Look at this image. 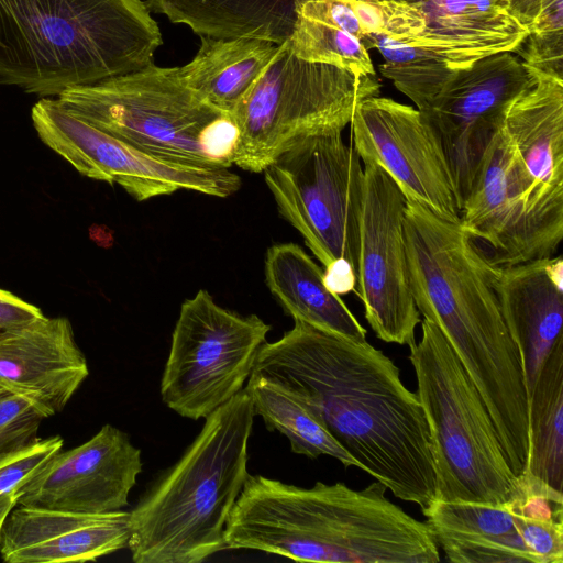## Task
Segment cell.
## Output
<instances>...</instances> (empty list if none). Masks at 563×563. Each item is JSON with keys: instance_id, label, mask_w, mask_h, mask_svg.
Returning <instances> with one entry per match:
<instances>
[{"instance_id": "6da1fadb", "label": "cell", "mask_w": 563, "mask_h": 563, "mask_svg": "<svg viewBox=\"0 0 563 563\" xmlns=\"http://www.w3.org/2000/svg\"><path fill=\"white\" fill-rule=\"evenodd\" d=\"M252 373L306 398L332 435L393 495L422 512L437 499L428 422L398 366L367 340L295 320L265 342Z\"/></svg>"}, {"instance_id": "7a4b0ae2", "label": "cell", "mask_w": 563, "mask_h": 563, "mask_svg": "<svg viewBox=\"0 0 563 563\" xmlns=\"http://www.w3.org/2000/svg\"><path fill=\"white\" fill-rule=\"evenodd\" d=\"M410 290L479 391L508 456L529 444L528 395L519 351L490 277L460 225L406 199L404 220Z\"/></svg>"}, {"instance_id": "3957f363", "label": "cell", "mask_w": 563, "mask_h": 563, "mask_svg": "<svg viewBox=\"0 0 563 563\" xmlns=\"http://www.w3.org/2000/svg\"><path fill=\"white\" fill-rule=\"evenodd\" d=\"M386 490L378 481L363 489L340 482L306 488L249 474L225 525L227 549L298 562L438 563L427 523Z\"/></svg>"}, {"instance_id": "277c9868", "label": "cell", "mask_w": 563, "mask_h": 563, "mask_svg": "<svg viewBox=\"0 0 563 563\" xmlns=\"http://www.w3.org/2000/svg\"><path fill=\"white\" fill-rule=\"evenodd\" d=\"M162 44L142 0H0V85L40 98L144 68Z\"/></svg>"}, {"instance_id": "5b68a950", "label": "cell", "mask_w": 563, "mask_h": 563, "mask_svg": "<svg viewBox=\"0 0 563 563\" xmlns=\"http://www.w3.org/2000/svg\"><path fill=\"white\" fill-rule=\"evenodd\" d=\"M254 410L243 388L205 420L181 457L130 511L135 563H200L227 549L225 525L249 476Z\"/></svg>"}, {"instance_id": "8992f818", "label": "cell", "mask_w": 563, "mask_h": 563, "mask_svg": "<svg viewBox=\"0 0 563 563\" xmlns=\"http://www.w3.org/2000/svg\"><path fill=\"white\" fill-rule=\"evenodd\" d=\"M74 115L172 163L229 168L236 142L232 117L154 63L135 71L64 90L55 98Z\"/></svg>"}, {"instance_id": "52a82bcc", "label": "cell", "mask_w": 563, "mask_h": 563, "mask_svg": "<svg viewBox=\"0 0 563 563\" xmlns=\"http://www.w3.org/2000/svg\"><path fill=\"white\" fill-rule=\"evenodd\" d=\"M409 345L437 478V499L498 505L526 493L507 459L489 411L439 328L421 321Z\"/></svg>"}, {"instance_id": "ba28073f", "label": "cell", "mask_w": 563, "mask_h": 563, "mask_svg": "<svg viewBox=\"0 0 563 563\" xmlns=\"http://www.w3.org/2000/svg\"><path fill=\"white\" fill-rule=\"evenodd\" d=\"M264 179L280 216L321 262L327 286L356 287L364 172L342 131L303 137L279 154Z\"/></svg>"}, {"instance_id": "9c48e42d", "label": "cell", "mask_w": 563, "mask_h": 563, "mask_svg": "<svg viewBox=\"0 0 563 563\" xmlns=\"http://www.w3.org/2000/svg\"><path fill=\"white\" fill-rule=\"evenodd\" d=\"M375 75L298 57L288 40L277 44L269 63L241 99L231 117L236 128L232 163L263 170L299 140L343 131L356 106L379 96Z\"/></svg>"}, {"instance_id": "30bf717a", "label": "cell", "mask_w": 563, "mask_h": 563, "mask_svg": "<svg viewBox=\"0 0 563 563\" xmlns=\"http://www.w3.org/2000/svg\"><path fill=\"white\" fill-rule=\"evenodd\" d=\"M271 325L240 316L199 290L180 307L161 382L163 402L191 420L206 419L246 385Z\"/></svg>"}, {"instance_id": "8fae6325", "label": "cell", "mask_w": 563, "mask_h": 563, "mask_svg": "<svg viewBox=\"0 0 563 563\" xmlns=\"http://www.w3.org/2000/svg\"><path fill=\"white\" fill-rule=\"evenodd\" d=\"M509 104V177L523 219L529 261L554 256L563 239V77L532 67Z\"/></svg>"}, {"instance_id": "7c38bea8", "label": "cell", "mask_w": 563, "mask_h": 563, "mask_svg": "<svg viewBox=\"0 0 563 563\" xmlns=\"http://www.w3.org/2000/svg\"><path fill=\"white\" fill-rule=\"evenodd\" d=\"M422 514L450 562H563V495L548 489L498 505L435 499Z\"/></svg>"}, {"instance_id": "4fadbf2b", "label": "cell", "mask_w": 563, "mask_h": 563, "mask_svg": "<svg viewBox=\"0 0 563 563\" xmlns=\"http://www.w3.org/2000/svg\"><path fill=\"white\" fill-rule=\"evenodd\" d=\"M33 126L51 150L81 175L120 185L137 201L192 190L225 198L241 187L229 168L188 166L154 157L64 109L55 98H40Z\"/></svg>"}, {"instance_id": "5bb4252c", "label": "cell", "mask_w": 563, "mask_h": 563, "mask_svg": "<svg viewBox=\"0 0 563 563\" xmlns=\"http://www.w3.org/2000/svg\"><path fill=\"white\" fill-rule=\"evenodd\" d=\"M532 80L529 65L511 52L497 53L452 70L419 109L442 148L460 210L509 104Z\"/></svg>"}, {"instance_id": "9a60e30c", "label": "cell", "mask_w": 563, "mask_h": 563, "mask_svg": "<svg viewBox=\"0 0 563 563\" xmlns=\"http://www.w3.org/2000/svg\"><path fill=\"white\" fill-rule=\"evenodd\" d=\"M363 203L355 292L382 341L416 342L421 314L408 279L404 233L406 198L378 165L364 162Z\"/></svg>"}, {"instance_id": "2e32d148", "label": "cell", "mask_w": 563, "mask_h": 563, "mask_svg": "<svg viewBox=\"0 0 563 563\" xmlns=\"http://www.w3.org/2000/svg\"><path fill=\"white\" fill-rule=\"evenodd\" d=\"M350 124L351 143L362 163L383 168L406 199L460 223L445 157L417 108L374 96L356 106Z\"/></svg>"}, {"instance_id": "e0dca14e", "label": "cell", "mask_w": 563, "mask_h": 563, "mask_svg": "<svg viewBox=\"0 0 563 563\" xmlns=\"http://www.w3.org/2000/svg\"><path fill=\"white\" fill-rule=\"evenodd\" d=\"M142 467L141 450L108 423L81 445L55 453L18 489V505L84 514L122 510Z\"/></svg>"}, {"instance_id": "ac0fdd59", "label": "cell", "mask_w": 563, "mask_h": 563, "mask_svg": "<svg viewBox=\"0 0 563 563\" xmlns=\"http://www.w3.org/2000/svg\"><path fill=\"white\" fill-rule=\"evenodd\" d=\"M88 375L64 317L43 316L0 332V388L24 397L45 418L60 412Z\"/></svg>"}, {"instance_id": "d6986e66", "label": "cell", "mask_w": 563, "mask_h": 563, "mask_svg": "<svg viewBox=\"0 0 563 563\" xmlns=\"http://www.w3.org/2000/svg\"><path fill=\"white\" fill-rule=\"evenodd\" d=\"M18 506L1 531L4 562H88L128 547L130 511L84 514Z\"/></svg>"}, {"instance_id": "ffe728a7", "label": "cell", "mask_w": 563, "mask_h": 563, "mask_svg": "<svg viewBox=\"0 0 563 563\" xmlns=\"http://www.w3.org/2000/svg\"><path fill=\"white\" fill-rule=\"evenodd\" d=\"M503 318L521 358L528 395L549 355L563 342L561 255L490 267Z\"/></svg>"}, {"instance_id": "44dd1931", "label": "cell", "mask_w": 563, "mask_h": 563, "mask_svg": "<svg viewBox=\"0 0 563 563\" xmlns=\"http://www.w3.org/2000/svg\"><path fill=\"white\" fill-rule=\"evenodd\" d=\"M424 18L415 46L435 55L452 69L484 57L516 52L528 29L512 14L509 0H413Z\"/></svg>"}, {"instance_id": "7402d4cb", "label": "cell", "mask_w": 563, "mask_h": 563, "mask_svg": "<svg viewBox=\"0 0 563 563\" xmlns=\"http://www.w3.org/2000/svg\"><path fill=\"white\" fill-rule=\"evenodd\" d=\"M508 159L509 142L500 126L460 210V225L481 256L495 267L529 262L522 214L509 181Z\"/></svg>"}, {"instance_id": "603a6c76", "label": "cell", "mask_w": 563, "mask_h": 563, "mask_svg": "<svg viewBox=\"0 0 563 563\" xmlns=\"http://www.w3.org/2000/svg\"><path fill=\"white\" fill-rule=\"evenodd\" d=\"M264 272L268 289L294 320L352 340H366L365 328L340 295L327 286L323 268L298 244L271 246Z\"/></svg>"}, {"instance_id": "cb8c5ba5", "label": "cell", "mask_w": 563, "mask_h": 563, "mask_svg": "<svg viewBox=\"0 0 563 563\" xmlns=\"http://www.w3.org/2000/svg\"><path fill=\"white\" fill-rule=\"evenodd\" d=\"M305 1L145 0V4L199 37H253L280 44L290 37L297 10Z\"/></svg>"}, {"instance_id": "d4e9b609", "label": "cell", "mask_w": 563, "mask_h": 563, "mask_svg": "<svg viewBox=\"0 0 563 563\" xmlns=\"http://www.w3.org/2000/svg\"><path fill=\"white\" fill-rule=\"evenodd\" d=\"M277 44L253 37H200L195 57L177 67L181 80L231 115L269 63Z\"/></svg>"}, {"instance_id": "484cf974", "label": "cell", "mask_w": 563, "mask_h": 563, "mask_svg": "<svg viewBox=\"0 0 563 563\" xmlns=\"http://www.w3.org/2000/svg\"><path fill=\"white\" fill-rule=\"evenodd\" d=\"M245 390L255 416L269 431H278L290 442L291 451L310 459L328 455L345 467L363 471L362 464L329 431L320 412L301 395L263 375L252 373Z\"/></svg>"}, {"instance_id": "4316f807", "label": "cell", "mask_w": 563, "mask_h": 563, "mask_svg": "<svg viewBox=\"0 0 563 563\" xmlns=\"http://www.w3.org/2000/svg\"><path fill=\"white\" fill-rule=\"evenodd\" d=\"M529 450L522 476L563 493V342L549 355L528 404Z\"/></svg>"}, {"instance_id": "83f0119b", "label": "cell", "mask_w": 563, "mask_h": 563, "mask_svg": "<svg viewBox=\"0 0 563 563\" xmlns=\"http://www.w3.org/2000/svg\"><path fill=\"white\" fill-rule=\"evenodd\" d=\"M361 41L366 48L373 47L382 54L384 63L379 71L413 101L418 110L440 91L452 73L442 59L405 40L369 33Z\"/></svg>"}, {"instance_id": "f1b7e54d", "label": "cell", "mask_w": 563, "mask_h": 563, "mask_svg": "<svg viewBox=\"0 0 563 563\" xmlns=\"http://www.w3.org/2000/svg\"><path fill=\"white\" fill-rule=\"evenodd\" d=\"M288 43L292 52L305 60L333 65L356 76L375 75L363 42L322 20L297 12Z\"/></svg>"}, {"instance_id": "f546056e", "label": "cell", "mask_w": 563, "mask_h": 563, "mask_svg": "<svg viewBox=\"0 0 563 563\" xmlns=\"http://www.w3.org/2000/svg\"><path fill=\"white\" fill-rule=\"evenodd\" d=\"M364 36L377 33L407 42L424 29L419 8L408 0H352Z\"/></svg>"}, {"instance_id": "4dcf8cb0", "label": "cell", "mask_w": 563, "mask_h": 563, "mask_svg": "<svg viewBox=\"0 0 563 563\" xmlns=\"http://www.w3.org/2000/svg\"><path fill=\"white\" fill-rule=\"evenodd\" d=\"M44 419L31 401L0 389V456L32 443Z\"/></svg>"}, {"instance_id": "1f68e13d", "label": "cell", "mask_w": 563, "mask_h": 563, "mask_svg": "<svg viewBox=\"0 0 563 563\" xmlns=\"http://www.w3.org/2000/svg\"><path fill=\"white\" fill-rule=\"evenodd\" d=\"M59 435L36 438L23 449L0 456V496L23 486L55 453L62 450Z\"/></svg>"}, {"instance_id": "d6a6232c", "label": "cell", "mask_w": 563, "mask_h": 563, "mask_svg": "<svg viewBox=\"0 0 563 563\" xmlns=\"http://www.w3.org/2000/svg\"><path fill=\"white\" fill-rule=\"evenodd\" d=\"M43 316L36 306L0 288V332L23 325Z\"/></svg>"}, {"instance_id": "836d02e7", "label": "cell", "mask_w": 563, "mask_h": 563, "mask_svg": "<svg viewBox=\"0 0 563 563\" xmlns=\"http://www.w3.org/2000/svg\"><path fill=\"white\" fill-rule=\"evenodd\" d=\"M512 14L528 29L538 13L540 0H509Z\"/></svg>"}, {"instance_id": "e575fe53", "label": "cell", "mask_w": 563, "mask_h": 563, "mask_svg": "<svg viewBox=\"0 0 563 563\" xmlns=\"http://www.w3.org/2000/svg\"><path fill=\"white\" fill-rule=\"evenodd\" d=\"M19 496L18 489L0 496V538L7 517L18 506Z\"/></svg>"}, {"instance_id": "d590c367", "label": "cell", "mask_w": 563, "mask_h": 563, "mask_svg": "<svg viewBox=\"0 0 563 563\" xmlns=\"http://www.w3.org/2000/svg\"><path fill=\"white\" fill-rule=\"evenodd\" d=\"M408 1H413V0H408Z\"/></svg>"}, {"instance_id": "8d00e7d4", "label": "cell", "mask_w": 563, "mask_h": 563, "mask_svg": "<svg viewBox=\"0 0 563 563\" xmlns=\"http://www.w3.org/2000/svg\"><path fill=\"white\" fill-rule=\"evenodd\" d=\"M0 389H3V388H0Z\"/></svg>"}]
</instances>
